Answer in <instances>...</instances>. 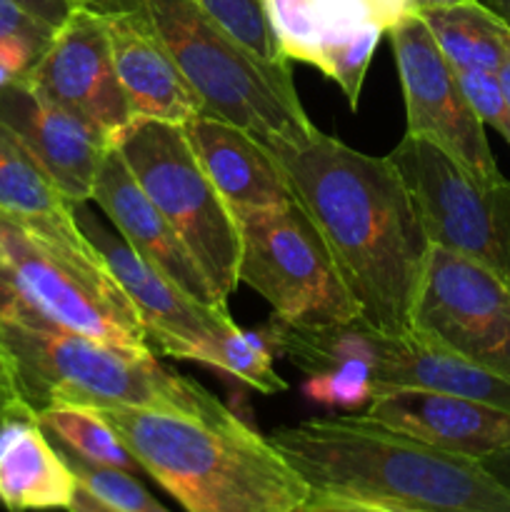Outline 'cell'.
Returning <instances> with one entry per match:
<instances>
[{"instance_id": "cell-1", "label": "cell", "mask_w": 510, "mask_h": 512, "mask_svg": "<svg viewBox=\"0 0 510 512\" xmlns=\"http://www.w3.org/2000/svg\"><path fill=\"white\" fill-rule=\"evenodd\" d=\"M268 153L328 245L360 308L358 323L408 335L430 240L390 155L360 153L320 130L303 143H275Z\"/></svg>"}, {"instance_id": "cell-2", "label": "cell", "mask_w": 510, "mask_h": 512, "mask_svg": "<svg viewBox=\"0 0 510 512\" xmlns=\"http://www.w3.org/2000/svg\"><path fill=\"white\" fill-rule=\"evenodd\" d=\"M270 443L308 483L310 512L348 505L410 512H510V490L483 463L363 415L313 418L280 428Z\"/></svg>"}, {"instance_id": "cell-3", "label": "cell", "mask_w": 510, "mask_h": 512, "mask_svg": "<svg viewBox=\"0 0 510 512\" xmlns=\"http://www.w3.org/2000/svg\"><path fill=\"white\" fill-rule=\"evenodd\" d=\"M95 410L188 512H310L308 483L238 415L210 423L128 405Z\"/></svg>"}, {"instance_id": "cell-4", "label": "cell", "mask_w": 510, "mask_h": 512, "mask_svg": "<svg viewBox=\"0 0 510 512\" xmlns=\"http://www.w3.org/2000/svg\"><path fill=\"white\" fill-rule=\"evenodd\" d=\"M0 320L153 353L133 300L80 223H30L0 210Z\"/></svg>"}, {"instance_id": "cell-5", "label": "cell", "mask_w": 510, "mask_h": 512, "mask_svg": "<svg viewBox=\"0 0 510 512\" xmlns=\"http://www.w3.org/2000/svg\"><path fill=\"white\" fill-rule=\"evenodd\" d=\"M15 390L33 415L53 405H128L218 420L233 418L203 385L163 368L153 353L113 348L63 330L0 320Z\"/></svg>"}, {"instance_id": "cell-6", "label": "cell", "mask_w": 510, "mask_h": 512, "mask_svg": "<svg viewBox=\"0 0 510 512\" xmlns=\"http://www.w3.org/2000/svg\"><path fill=\"white\" fill-rule=\"evenodd\" d=\"M203 103V115L253 135L265 150L303 143L315 133L298 98L290 63H268L220 28L195 0H128Z\"/></svg>"}, {"instance_id": "cell-7", "label": "cell", "mask_w": 510, "mask_h": 512, "mask_svg": "<svg viewBox=\"0 0 510 512\" xmlns=\"http://www.w3.org/2000/svg\"><path fill=\"white\" fill-rule=\"evenodd\" d=\"M113 148L228 308L240 283V225L195 158L183 125L133 120Z\"/></svg>"}, {"instance_id": "cell-8", "label": "cell", "mask_w": 510, "mask_h": 512, "mask_svg": "<svg viewBox=\"0 0 510 512\" xmlns=\"http://www.w3.org/2000/svg\"><path fill=\"white\" fill-rule=\"evenodd\" d=\"M238 278L295 328L348 325L360 308L345 288L328 245L293 200L238 218Z\"/></svg>"}, {"instance_id": "cell-9", "label": "cell", "mask_w": 510, "mask_h": 512, "mask_svg": "<svg viewBox=\"0 0 510 512\" xmlns=\"http://www.w3.org/2000/svg\"><path fill=\"white\" fill-rule=\"evenodd\" d=\"M390 160L413 195L430 245L468 255L510 285V180L480 183L433 143L410 135Z\"/></svg>"}, {"instance_id": "cell-10", "label": "cell", "mask_w": 510, "mask_h": 512, "mask_svg": "<svg viewBox=\"0 0 510 512\" xmlns=\"http://www.w3.org/2000/svg\"><path fill=\"white\" fill-rule=\"evenodd\" d=\"M293 355L305 373H323L345 360H363L370 368L373 393L385 388L435 390L510 413V378L468 363L410 333H378L358 320L348 325L303 328L293 338Z\"/></svg>"}, {"instance_id": "cell-11", "label": "cell", "mask_w": 510, "mask_h": 512, "mask_svg": "<svg viewBox=\"0 0 510 512\" xmlns=\"http://www.w3.org/2000/svg\"><path fill=\"white\" fill-rule=\"evenodd\" d=\"M410 335L510 378V285L478 260L430 245Z\"/></svg>"}, {"instance_id": "cell-12", "label": "cell", "mask_w": 510, "mask_h": 512, "mask_svg": "<svg viewBox=\"0 0 510 512\" xmlns=\"http://www.w3.org/2000/svg\"><path fill=\"white\" fill-rule=\"evenodd\" d=\"M385 35L390 38L403 88L405 135L433 143L480 183L503 180L505 175L485 138V125L470 108L458 73L445 60L420 13L400 18Z\"/></svg>"}, {"instance_id": "cell-13", "label": "cell", "mask_w": 510, "mask_h": 512, "mask_svg": "<svg viewBox=\"0 0 510 512\" xmlns=\"http://www.w3.org/2000/svg\"><path fill=\"white\" fill-rule=\"evenodd\" d=\"M75 218L133 300L153 355L193 360L225 373L230 343L240 333L228 310L210 308L183 293L178 285L143 263L120 235L108 233L83 213V203L75 205Z\"/></svg>"}, {"instance_id": "cell-14", "label": "cell", "mask_w": 510, "mask_h": 512, "mask_svg": "<svg viewBox=\"0 0 510 512\" xmlns=\"http://www.w3.org/2000/svg\"><path fill=\"white\" fill-rule=\"evenodd\" d=\"M25 78L113 145L135 120L115 73L103 10L90 3L80 5L55 30Z\"/></svg>"}, {"instance_id": "cell-15", "label": "cell", "mask_w": 510, "mask_h": 512, "mask_svg": "<svg viewBox=\"0 0 510 512\" xmlns=\"http://www.w3.org/2000/svg\"><path fill=\"white\" fill-rule=\"evenodd\" d=\"M285 60L308 63L338 83L358 110L365 73L385 35L363 0H265Z\"/></svg>"}, {"instance_id": "cell-16", "label": "cell", "mask_w": 510, "mask_h": 512, "mask_svg": "<svg viewBox=\"0 0 510 512\" xmlns=\"http://www.w3.org/2000/svg\"><path fill=\"white\" fill-rule=\"evenodd\" d=\"M0 128L45 170L73 205L93 198V185L113 143L45 98L28 78L0 90Z\"/></svg>"}, {"instance_id": "cell-17", "label": "cell", "mask_w": 510, "mask_h": 512, "mask_svg": "<svg viewBox=\"0 0 510 512\" xmlns=\"http://www.w3.org/2000/svg\"><path fill=\"white\" fill-rule=\"evenodd\" d=\"M363 418L475 460L510 448L508 410L460 395L418 388L375 390Z\"/></svg>"}, {"instance_id": "cell-18", "label": "cell", "mask_w": 510, "mask_h": 512, "mask_svg": "<svg viewBox=\"0 0 510 512\" xmlns=\"http://www.w3.org/2000/svg\"><path fill=\"white\" fill-rule=\"evenodd\" d=\"M90 200L103 208V213L113 220L120 238L133 248V253L143 263L158 270L163 278L178 285L190 298L200 300L210 308L228 310L225 305H220L218 295L210 288L208 278L195 263L190 250L185 248L180 235L155 208L153 200L145 195V190L140 188V183L115 148L108 150L103 165H100Z\"/></svg>"}, {"instance_id": "cell-19", "label": "cell", "mask_w": 510, "mask_h": 512, "mask_svg": "<svg viewBox=\"0 0 510 512\" xmlns=\"http://www.w3.org/2000/svg\"><path fill=\"white\" fill-rule=\"evenodd\" d=\"M110 55L135 120L185 125L203 115V103L183 78L153 25L135 8L103 10Z\"/></svg>"}, {"instance_id": "cell-20", "label": "cell", "mask_w": 510, "mask_h": 512, "mask_svg": "<svg viewBox=\"0 0 510 512\" xmlns=\"http://www.w3.org/2000/svg\"><path fill=\"white\" fill-rule=\"evenodd\" d=\"M183 130L195 158L235 218L293 200L278 160L250 133L213 115H198Z\"/></svg>"}, {"instance_id": "cell-21", "label": "cell", "mask_w": 510, "mask_h": 512, "mask_svg": "<svg viewBox=\"0 0 510 512\" xmlns=\"http://www.w3.org/2000/svg\"><path fill=\"white\" fill-rule=\"evenodd\" d=\"M78 480L35 415L0 423V505L8 512L68 510Z\"/></svg>"}, {"instance_id": "cell-22", "label": "cell", "mask_w": 510, "mask_h": 512, "mask_svg": "<svg viewBox=\"0 0 510 512\" xmlns=\"http://www.w3.org/2000/svg\"><path fill=\"white\" fill-rule=\"evenodd\" d=\"M445 60L455 70H495L510 58V28L480 0L420 10Z\"/></svg>"}, {"instance_id": "cell-23", "label": "cell", "mask_w": 510, "mask_h": 512, "mask_svg": "<svg viewBox=\"0 0 510 512\" xmlns=\"http://www.w3.org/2000/svg\"><path fill=\"white\" fill-rule=\"evenodd\" d=\"M0 210L30 223L75 225V205L30 158L23 145L0 128Z\"/></svg>"}, {"instance_id": "cell-24", "label": "cell", "mask_w": 510, "mask_h": 512, "mask_svg": "<svg viewBox=\"0 0 510 512\" xmlns=\"http://www.w3.org/2000/svg\"><path fill=\"white\" fill-rule=\"evenodd\" d=\"M43 430L58 440L65 450L75 453L78 458L90 460L98 465H110V468H120L125 473L140 470L138 460L130 455L123 440L115 435V430L100 418L95 408H85V405H53L35 415Z\"/></svg>"}, {"instance_id": "cell-25", "label": "cell", "mask_w": 510, "mask_h": 512, "mask_svg": "<svg viewBox=\"0 0 510 512\" xmlns=\"http://www.w3.org/2000/svg\"><path fill=\"white\" fill-rule=\"evenodd\" d=\"M243 48L268 63H288L270 28L265 0H195Z\"/></svg>"}, {"instance_id": "cell-26", "label": "cell", "mask_w": 510, "mask_h": 512, "mask_svg": "<svg viewBox=\"0 0 510 512\" xmlns=\"http://www.w3.org/2000/svg\"><path fill=\"white\" fill-rule=\"evenodd\" d=\"M55 30L20 8L15 0H0V65L15 78H25L53 40Z\"/></svg>"}, {"instance_id": "cell-27", "label": "cell", "mask_w": 510, "mask_h": 512, "mask_svg": "<svg viewBox=\"0 0 510 512\" xmlns=\"http://www.w3.org/2000/svg\"><path fill=\"white\" fill-rule=\"evenodd\" d=\"M55 448L60 450L68 468L73 470L80 488L88 490L100 503L110 505V508L120 512H148L153 505H158V500L133 478V473L110 468V465L90 463V460H83L75 453H70V450H65L63 445H55Z\"/></svg>"}, {"instance_id": "cell-28", "label": "cell", "mask_w": 510, "mask_h": 512, "mask_svg": "<svg viewBox=\"0 0 510 512\" xmlns=\"http://www.w3.org/2000/svg\"><path fill=\"white\" fill-rule=\"evenodd\" d=\"M303 393L330 408H363L373 400V378L363 360H345L335 368L315 373L305 380Z\"/></svg>"}, {"instance_id": "cell-29", "label": "cell", "mask_w": 510, "mask_h": 512, "mask_svg": "<svg viewBox=\"0 0 510 512\" xmlns=\"http://www.w3.org/2000/svg\"><path fill=\"white\" fill-rule=\"evenodd\" d=\"M455 73H458L460 88L480 123L495 128L510 143V108L503 88H500L498 73L480 68H465L455 70Z\"/></svg>"}, {"instance_id": "cell-30", "label": "cell", "mask_w": 510, "mask_h": 512, "mask_svg": "<svg viewBox=\"0 0 510 512\" xmlns=\"http://www.w3.org/2000/svg\"><path fill=\"white\" fill-rule=\"evenodd\" d=\"M15 3L53 30H58L83 5L80 0H15Z\"/></svg>"}, {"instance_id": "cell-31", "label": "cell", "mask_w": 510, "mask_h": 512, "mask_svg": "<svg viewBox=\"0 0 510 512\" xmlns=\"http://www.w3.org/2000/svg\"><path fill=\"white\" fill-rule=\"evenodd\" d=\"M28 413L30 410L25 408L18 390H15V380H13V370H10V363H8V355H5L3 345H0V423L13 418V415H28Z\"/></svg>"}, {"instance_id": "cell-32", "label": "cell", "mask_w": 510, "mask_h": 512, "mask_svg": "<svg viewBox=\"0 0 510 512\" xmlns=\"http://www.w3.org/2000/svg\"><path fill=\"white\" fill-rule=\"evenodd\" d=\"M363 3L368 5L370 13L375 15V20H378L385 30H388L390 25L398 23L400 18H405L408 13H415L413 0H363Z\"/></svg>"}, {"instance_id": "cell-33", "label": "cell", "mask_w": 510, "mask_h": 512, "mask_svg": "<svg viewBox=\"0 0 510 512\" xmlns=\"http://www.w3.org/2000/svg\"><path fill=\"white\" fill-rule=\"evenodd\" d=\"M480 463H483V468L488 470L503 488L510 490V448L495 450V453L480 458Z\"/></svg>"}, {"instance_id": "cell-34", "label": "cell", "mask_w": 510, "mask_h": 512, "mask_svg": "<svg viewBox=\"0 0 510 512\" xmlns=\"http://www.w3.org/2000/svg\"><path fill=\"white\" fill-rule=\"evenodd\" d=\"M68 512H120V510H115V508H110V505L100 503L98 498H93L88 490H83L78 485V488H75L73 500H70V505H68Z\"/></svg>"}, {"instance_id": "cell-35", "label": "cell", "mask_w": 510, "mask_h": 512, "mask_svg": "<svg viewBox=\"0 0 510 512\" xmlns=\"http://www.w3.org/2000/svg\"><path fill=\"white\" fill-rule=\"evenodd\" d=\"M483 5H488V8L510 28V0H485Z\"/></svg>"}, {"instance_id": "cell-36", "label": "cell", "mask_w": 510, "mask_h": 512, "mask_svg": "<svg viewBox=\"0 0 510 512\" xmlns=\"http://www.w3.org/2000/svg\"><path fill=\"white\" fill-rule=\"evenodd\" d=\"M498 80H500V88H503V95H505V100H508V108H510V58L498 68Z\"/></svg>"}, {"instance_id": "cell-37", "label": "cell", "mask_w": 510, "mask_h": 512, "mask_svg": "<svg viewBox=\"0 0 510 512\" xmlns=\"http://www.w3.org/2000/svg\"><path fill=\"white\" fill-rule=\"evenodd\" d=\"M455 3H465V0H413V8L415 13H420V10L443 8V5H455Z\"/></svg>"}, {"instance_id": "cell-38", "label": "cell", "mask_w": 510, "mask_h": 512, "mask_svg": "<svg viewBox=\"0 0 510 512\" xmlns=\"http://www.w3.org/2000/svg\"><path fill=\"white\" fill-rule=\"evenodd\" d=\"M338 512H410V510H385V508H363V505H348V508H340Z\"/></svg>"}, {"instance_id": "cell-39", "label": "cell", "mask_w": 510, "mask_h": 512, "mask_svg": "<svg viewBox=\"0 0 510 512\" xmlns=\"http://www.w3.org/2000/svg\"><path fill=\"white\" fill-rule=\"evenodd\" d=\"M13 80H18V78H15L13 73H8V70H5L3 65H0V90H3L5 85H10V83H13Z\"/></svg>"}, {"instance_id": "cell-40", "label": "cell", "mask_w": 510, "mask_h": 512, "mask_svg": "<svg viewBox=\"0 0 510 512\" xmlns=\"http://www.w3.org/2000/svg\"><path fill=\"white\" fill-rule=\"evenodd\" d=\"M80 3H88V0H80Z\"/></svg>"}, {"instance_id": "cell-41", "label": "cell", "mask_w": 510, "mask_h": 512, "mask_svg": "<svg viewBox=\"0 0 510 512\" xmlns=\"http://www.w3.org/2000/svg\"><path fill=\"white\" fill-rule=\"evenodd\" d=\"M480 3H485V0H480Z\"/></svg>"}]
</instances>
